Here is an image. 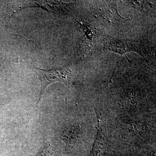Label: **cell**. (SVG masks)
<instances>
[{"label": "cell", "mask_w": 156, "mask_h": 156, "mask_svg": "<svg viewBox=\"0 0 156 156\" xmlns=\"http://www.w3.org/2000/svg\"><path fill=\"white\" fill-rule=\"evenodd\" d=\"M32 69L41 82V92L37 105L40 102L46 88L49 85L56 82L66 83L68 81L70 71L66 68L45 70L33 65Z\"/></svg>", "instance_id": "6da1fadb"}, {"label": "cell", "mask_w": 156, "mask_h": 156, "mask_svg": "<svg viewBox=\"0 0 156 156\" xmlns=\"http://www.w3.org/2000/svg\"><path fill=\"white\" fill-rule=\"evenodd\" d=\"M105 147V140L102 132L98 129L97 137L90 156H102Z\"/></svg>", "instance_id": "7a4b0ae2"}, {"label": "cell", "mask_w": 156, "mask_h": 156, "mask_svg": "<svg viewBox=\"0 0 156 156\" xmlns=\"http://www.w3.org/2000/svg\"><path fill=\"white\" fill-rule=\"evenodd\" d=\"M80 134L79 128L72 126L63 131L61 136L63 140L68 144H73L77 141Z\"/></svg>", "instance_id": "3957f363"}, {"label": "cell", "mask_w": 156, "mask_h": 156, "mask_svg": "<svg viewBox=\"0 0 156 156\" xmlns=\"http://www.w3.org/2000/svg\"><path fill=\"white\" fill-rule=\"evenodd\" d=\"M53 151L50 144H47L42 148L36 156H53Z\"/></svg>", "instance_id": "277c9868"}]
</instances>
